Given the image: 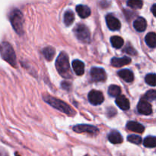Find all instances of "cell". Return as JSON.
I'll return each mask as SVG.
<instances>
[{"label": "cell", "instance_id": "obj_7", "mask_svg": "<svg viewBox=\"0 0 156 156\" xmlns=\"http://www.w3.org/2000/svg\"><path fill=\"white\" fill-rule=\"evenodd\" d=\"M91 77L94 82H104L106 80L107 75L105 70L102 68L94 67L91 69Z\"/></svg>", "mask_w": 156, "mask_h": 156}, {"label": "cell", "instance_id": "obj_17", "mask_svg": "<svg viewBox=\"0 0 156 156\" xmlns=\"http://www.w3.org/2000/svg\"><path fill=\"white\" fill-rule=\"evenodd\" d=\"M76 12L82 18H86L91 15V9L86 5H79L76 7Z\"/></svg>", "mask_w": 156, "mask_h": 156}, {"label": "cell", "instance_id": "obj_4", "mask_svg": "<svg viewBox=\"0 0 156 156\" xmlns=\"http://www.w3.org/2000/svg\"><path fill=\"white\" fill-rule=\"evenodd\" d=\"M10 21L14 30L18 34L23 33V15L21 12L18 9L12 11L10 15Z\"/></svg>", "mask_w": 156, "mask_h": 156}, {"label": "cell", "instance_id": "obj_14", "mask_svg": "<svg viewBox=\"0 0 156 156\" xmlns=\"http://www.w3.org/2000/svg\"><path fill=\"white\" fill-rule=\"evenodd\" d=\"M72 66H73V69L76 75L82 76L84 74V73H85V64L82 61L76 59L73 62Z\"/></svg>", "mask_w": 156, "mask_h": 156}, {"label": "cell", "instance_id": "obj_5", "mask_svg": "<svg viewBox=\"0 0 156 156\" xmlns=\"http://www.w3.org/2000/svg\"><path fill=\"white\" fill-rule=\"evenodd\" d=\"M74 34L77 39L82 43H88L91 41L90 31L88 27L82 24H79L74 28Z\"/></svg>", "mask_w": 156, "mask_h": 156}, {"label": "cell", "instance_id": "obj_25", "mask_svg": "<svg viewBox=\"0 0 156 156\" xmlns=\"http://www.w3.org/2000/svg\"><path fill=\"white\" fill-rule=\"evenodd\" d=\"M127 5L132 9H139L143 7V2L142 0H128Z\"/></svg>", "mask_w": 156, "mask_h": 156}, {"label": "cell", "instance_id": "obj_21", "mask_svg": "<svg viewBox=\"0 0 156 156\" xmlns=\"http://www.w3.org/2000/svg\"><path fill=\"white\" fill-rule=\"evenodd\" d=\"M75 20V15L72 11L68 10L64 14V23L66 26H70Z\"/></svg>", "mask_w": 156, "mask_h": 156}, {"label": "cell", "instance_id": "obj_18", "mask_svg": "<svg viewBox=\"0 0 156 156\" xmlns=\"http://www.w3.org/2000/svg\"><path fill=\"white\" fill-rule=\"evenodd\" d=\"M108 140L113 144H119L123 142V137L117 130L112 131L108 136Z\"/></svg>", "mask_w": 156, "mask_h": 156}, {"label": "cell", "instance_id": "obj_31", "mask_svg": "<svg viewBox=\"0 0 156 156\" xmlns=\"http://www.w3.org/2000/svg\"><path fill=\"white\" fill-rule=\"evenodd\" d=\"M15 156H19V155L18 153H15Z\"/></svg>", "mask_w": 156, "mask_h": 156}, {"label": "cell", "instance_id": "obj_23", "mask_svg": "<svg viewBox=\"0 0 156 156\" xmlns=\"http://www.w3.org/2000/svg\"><path fill=\"white\" fill-rule=\"evenodd\" d=\"M143 145L147 148H155L156 147V137L155 136H148L143 141Z\"/></svg>", "mask_w": 156, "mask_h": 156}, {"label": "cell", "instance_id": "obj_11", "mask_svg": "<svg viewBox=\"0 0 156 156\" xmlns=\"http://www.w3.org/2000/svg\"><path fill=\"white\" fill-rule=\"evenodd\" d=\"M131 62V59L129 57H127V56H123V57L121 58H117L114 57L111 59V65L114 67H122L123 66L128 65Z\"/></svg>", "mask_w": 156, "mask_h": 156}, {"label": "cell", "instance_id": "obj_3", "mask_svg": "<svg viewBox=\"0 0 156 156\" xmlns=\"http://www.w3.org/2000/svg\"><path fill=\"white\" fill-rule=\"evenodd\" d=\"M44 99L47 103H48L49 105H51L53 108L59 110V111L64 113V114H66L69 116H73L76 114V112L72 109V108L69 105H67L66 103H65V102L59 100V99L51 97V96L50 95H45L44 97Z\"/></svg>", "mask_w": 156, "mask_h": 156}, {"label": "cell", "instance_id": "obj_24", "mask_svg": "<svg viewBox=\"0 0 156 156\" xmlns=\"http://www.w3.org/2000/svg\"><path fill=\"white\" fill-rule=\"evenodd\" d=\"M108 93L112 97H116L120 95V93H121V89L119 86L115 85H112L109 87L108 88Z\"/></svg>", "mask_w": 156, "mask_h": 156}, {"label": "cell", "instance_id": "obj_16", "mask_svg": "<svg viewBox=\"0 0 156 156\" xmlns=\"http://www.w3.org/2000/svg\"><path fill=\"white\" fill-rule=\"evenodd\" d=\"M118 75L120 78L126 82H132L134 80V75L129 69H122L118 72Z\"/></svg>", "mask_w": 156, "mask_h": 156}, {"label": "cell", "instance_id": "obj_9", "mask_svg": "<svg viewBox=\"0 0 156 156\" xmlns=\"http://www.w3.org/2000/svg\"><path fill=\"white\" fill-rule=\"evenodd\" d=\"M106 22L108 28L111 30H117L121 27L120 21L111 14L106 16Z\"/></svg>", "mask_w": 156, "mask_h": 156}, {"label": "cell", "instance_id": "obj_10", "mask_svg": "<svg viewBox=\"0 0 156 156\" xmlns=\"http://www.w3.org/2000/svg\"><path fill=\"white\" fill-rule=\"evenodd\" d=\"M137 110L140 114L143 115H149L152 114V105L146 100H141L137 105Z\"/></svg>", "mask_w": 156, "mask_h": 156}, {"label": "cell", "instance_id": "obj_22", "mask_svg": "<svg viewBox=\"0 0 156 156\" xmlns=\"http://www.w3.org/2000/svg\"><path fill=\"white\" fill-rule=\"evenodd\" d=\"M111 44H112V46L114 47V48L119 49L120 48V47H123L124 41H123V38L120 37L114 36L111 38Z\"/></svg>", "mask_w": 156, "mask_h": 156}, {"label": "cell", "instance_id": "obj_6", "mask_svg": "<svg viewBox=\"0 0 156 156\" xmlns=\"http://www.w3.org/2000/svg\"><path fill=\"white\" fill-rule=\"evenodd\" d=\"M73 130L75 132L78 133H86L90 134V135L95 136L98 133L99 130L97 127L94 126H91V125H86V124H80L76 125L73 127Z\"/></svg>", "mask_w": 156, "mask_h": 156}, {"label": "cell", "instance_id": "obj_12", "mask_svg": "<svg viewBox=\"0 0 156 156\" xmlns=\"http://www.w3.org/2000/svg\"><path fill=\"white\" fill-rule=\"evenodd\" d=\"M116 104L120 109L127 111L129 108V101L124 95H119L116 98Z\"/></svg>", "mask_w": 156, "mask_h": 156}, {"label": "cell", "instance_id": "obj_13", "mask_svg": "<svg viewBox=\"0 0 156 156\" xmlns=\"http://www.w3.org/2000/svg\"><path fill=\"white\" fill-rule=\"evenodd\" d=\"M126 127L128 129L133 131V132L139 133H142L144 132L145 127L140 123H137L135 121H129L126 123Z\"/></svg>", "mask_w": 156, "mask_h": 156}, {"label": "cell", "instance_id": "obj_30", "mask_svg": "<svg viewBox=\"0 0 156 156\" xmlns=\"http://www.w3.org/2000/svg\"><path fill=\"white\" fill-rule=\"evenodd\" d=\"M151 11H152V14L154 15V16L156 17V4H155L153 6H152V9H151Z\"/></svg>", "mask_w": 156, "mask_h": 156}, {"label": "cell", "instance_id": "obj_26", "mask_svg": "<svg viewBox=\"0 0 156 156\" xmlns=\"http://www.w3.org/2000/svg\"><path fill=\"white\" fill-rule=\"evenodd\" d=\"M146 82L151 86H156V74H148L146 76Z\"/></svg>", "mask_w": 156, "mask_h": 156}, {"label": "cell", "instance_id": "obj_20", "mask_svg": "<svg viewBox=\"0 0 156 156\" xmlns=\"http://www.w3.org/2000/svg\"><path fill=\"white\" fill-rule=\"evenodd\" d=\"M43 53H44V56L46 58V59H47L48 61H51L53 58L54 57L56 50L53 47H47L43 50Z\"/></svg>", "mask_w": 156, "mask_h": 156}, {"label": "cell", "instance_id": "obj_1", "mask_svg": "<svg viewBox=\"0 0 156 156\" xmlns=\"http://www.w3.org/2000/svg\"><path fill=\"white\" fill-rule=\"evenodd\" d=\"M69 59L66 53L62 52L57 57L56 61V68L58 73L62 77L65 79H70L72 77L70 69Z\"/></svg>", "mask_w": 156, "mask_h": 156}, {"label": "cell", "instance_id": "obj_28", "mask_svg": "<svg viewBox=\"0 0 156 156\" xmlns=\"http://www.w3.org/2000/svg\"><path fill=\"white\" fill-rule=\"evenodd\" d=\"M145 98L149 101H154L156 99V90H149L145 94Z\"/></svg>", "mask_w": 156, "mask_h": 156}, {"label": "cell", "instance_id": "obj_2", "mask_svg": "<svg viewBox=\"0 0 156 156\" xmlns=\"http://www.w3.org/2000/svg\"><path fill=\"white\" fill-rule=\"evenodd\" d=\"M0 56L5 62L13 67H16L17 61L15 53L11 44L8 42H2L0 44Z\"/></svg>", "mask_w": 156, "mask_h": 156}, {"label": "cell", "instance_id": "obj_8", "mask_svg": "<svg viewBox=\"0 0 156 156\" xmlns=\"http://www.w3.org/2000/svg\"><path fill=\"white\" fill-rule=\"evenodd\" d=\"M105 98L101 91L92 90L88 94V101L93 105H100L103 103Z\"/></svg>", "mask_w": 156, "mask_h": 156}, {"label": "cell", "instance_id": "obj_29", "mask_svg": "<svg viewBox=\"0 0 156 156\" xmlns=\"http://www.w3.org/2000/svg\"><path fill=\"white\" fill-rule=\"evenodd\" d=\"M126 53H129V54H131V55H135L136 53V50H134L133 47H128V48L126 49Z\"/></svg>", "mask_w": 156, "mask_h": 156}, {"label": "cell", "instance_id": "obj_15", "mask_svg": "<svg viewBox=\"0 0 156 156\" xmlns=\"http://www.w3.org/2000/svg\"><path fill=\"white\" fill-rule=\"evenodd\" d=\"M133 27L137 31L143 32L146 29V27H147V22H146L145 18L140 17V18H138L135 21H134Z\"/></svg>", "mask_w": 156, "mask_h": 156}, {"label": "cell", "instance_id": "obj_27", "mask_svg": "<svg viewBox=\"0 0 156 156\" xmlns=\"http://www.w3.org/2000/svg\"><path fill=\"white\" fill-rule=\"evenodd\" d=\"M128 141L130 143H134V144L140 145L142 143V138L137 135H130L127 138Z\"/></svg>", "mask_w": 156, "mask_h": 156}, {"label": "cell", "instance_id": "obj_19", "mask_svg": "<svg viewBox=\"0 0 156 156\" xmlns=\"http://www.w3.org/2000/svg\"><path fill=\"white\" fill-rule=\"evenodd\" d=\"M146 44L151 48H155L156 47V34L154 32H150L147 34L145 38Z\"/></svg>", "mask_w": 156, "mask_h": 156}]
</instances>
